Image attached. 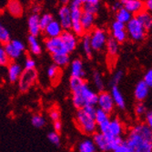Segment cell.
<instances>
[{"label": "cell", "instance_id": "cell-1", "mask_svg": "<svg viewBox=\"0 0 152 152\" xmlns=\"http://www.w3.org/2000/svg\"><path fill=\"white\" fill-rule=\"evenodd\" d=\"M69 88L72 104L77 110L87 106H96L98 93L89 87L85 79L70 77Z\"/></svg>", "mask_w": 152, "mask_h": 152}, {"label": "cell", "instance_id": "cell-2", "mask_svg": "<svg viewBox=\"0 0 152 152\" xmlns=\"http://www.w3.org/2000/svg\"><path fill=\"white\" fill-rule=\"evenodd\" d=\"M131 152H152V129L145 123L135 125L124 140Z\"/></svg>", "mask_w": 152, "mask_h": 152}, {"label": "cell", "instance_id": "cell-3", "mask_svg": "<svg viewBox=\"0 0 152 152\" xmlns=\"http://www.w3.org/2000/svg\"><path fill=\"white\" fill-rule=\"evenodd\" d=\"M76 124L78 129L85 135L90 136L96 132V124L93 117H90L83 111V109H78L76 115Z\"/></svg>", "mask_w": 152, "mask_h": 152}, {"label": "cell", "instance_id": "cell-4", "mask_svg": "<svg viewBox=\"0 0 152 152\" xmlns=\"http://www.w3.org/2000/svg\"><path fill=\"white\" fill-rule=\"evenodd\" d=\"M125 29L128 36V38L132 40L133 42H142L147 38L148 32L144 29L142 25L137 20L135 17H133L126 25Z\"/></svg>", "mask_w": 152, "mask_h": 152}, {"label": "cell", "instance_id": "cell-5", "mask_svg": "<svg viewBox=\"0 0 152 152\" xmlns=\"http://www.w3.org/2000/svg\"><path fill=\"white\" fill-rule=\"evenodd\" d=\"M89 41L93 52L102 51L107 44V41L109 37L107 31L102 27H94L88 33Z\"/></svg>", "mask_w": 152, "mask_h": 152}, {"label": "cell", "instance_id": "cell-6", "mask_svg": "<svg viewBox=\"0 0 152 152\" xmlns=\"http://www.w3.org/2000/svg\"><path fill=\"white\" fill-rule=\"evenodd\" d=\"M38 77L37 71L33 70H23L18 78V88L21 92H26L37 81Z\"/></svg>", "mask_w": 152, "mask_h": 152}, {"label": "cell", "instance_id": "cell-7", "mask_svg": "<svg viewBox=\"0 0 152 152\" xmlns=\"http://www.w3.org/2000/svg\"><path fill=\"white\" fill-rule=\"evenodd\" d=\"M96 105L99 106V108H100L108 115L111 114L115 108V105L111 96H110L109 92H107L105 90L98 93V102H96Z\"/></svg>", "mask_w": 152, "mask_h": 152}, {"label": "cell", "instance_id": "cell-8", "mask_svg": "<svg viewBox=\"0 0 152 152\" xmlns=\"http://www.w3.org/2000/svg\"><path fill=\"white\" fill-rule=\"evenodd\" d=\"M110 31H111L110 37H112L119 45L126 42V40L128 39V36L125 29V25L120 22L114 20L111 23V25H110Z\"/></svg>", "mask_w": 152, "mask_h": 152}, {"label": "cell", "instance_id": "cell-9", "mask_svg": "<svg viewBox=\"0 0 152 152\" xmlns=\"http://www.w3.org/2000/svg\"><path fill=\"white\" fill-rule=\"evenodd\" d=\"M64 48L68 55L73 53L78 46L79 40L77 36H75L71 31H63L60 36Z\"/></svg>", "mask_w": 152, "mask_h": 152}, {"label": "cell", "instance_id": "cell-10", "mask_svg": "<svg viewBox=\"0 0 152 152\" xmlns=\"http://www.w3.org/2000/svg\"><path fill=\"white\" fill-rule=\"evenodd\" d=\"M45 47H46V50L51 55V56L67 54L64 48V45L62 43L60 37H55V38H47L45 41Z\"/></svg>", "mask_w": 152, "mask_h": 152}, {"label": "cell", "instance_id": "cell-11", "mask_svg": "<svg viewBox=\"0 0 152 152\" xmlns=\"http://www.w3.org/2000/svg\"><path fill=\"white\" fill-rule=\"evenodd\" d=\"M58 22L64 31H70L71 27V16H70V7L68 5H61L58 11Z\"/></svg>", "mask_w": 152, "mask_h": 152}, {"label": "cell", "instance_id": "cell-12", "mask_svg": "<svg viewBox=\"0 0 152 152\" xmlns=\"http://www.w3.org/2000/svg\"><path fill=\"white\" fill-rule=\"evenodd\" d=\"M122 7L129 11L133 17L144 10V3L140 0H121Z\"/></svg>", "mask_w": 152, "mask_h": 152}, {"label": "cell", "instance_id": "cell-13", "mask_svg": "<svg viewBox=\"0 0 152 152\" xmlns=\"http://www.w3.org/2000/svg\"><path fill=\"white\" fill-rule=\"evenodd\" d=\"M70 73L72 77H77L80 79H85L86 70L84 67V63L80 58H75L70 62Z\"/></svg>", "mask_w": 152, "mask_h": 152}, {"label": "cell", "instance_id": "cell-14", "mask_svg": "<svg viewBox=\"0 0 152 152\" xmlns=\"http://www.w3.org/2000/svg\"><path fill=\"white\" fill-rule=\"evenodd\" d=\"M150 88H148L145 83L140 80L136 84L134 89V96L137 102H144L149 95Z\"/></svg>", "mask_w": 152, "mask_h": 152}, {"label": "cell", "instance_id": "cell-15", "mask_svg": "<svg viewBox=\"0 0 152 152\" xmlns=\"http://www.w3.org/2000/svg\"><path fill=\"white\" fill-rule=\"evenodd\" d=\"M63 28L61 27L59 22L56 19H54L42 32L47 38H55L59 37L63 33Z\"/></svg>", "mask_w": 152, "mask_h": 152}, {"label": "cell", "instance_id": "cell-16", "mask_svg": "<svg viewBox=\"0 0 152 152\" xmlns=\"http://www.w3.org/2000/svg\"><path fill=\"white\" fill-rule=\"evenodd\" d=\"M39 16L40 15H37V14H31L28 17V19H27V28H28L29 36L38 37V36L42 33L39 26Z\"/></svg>", "mask_w": 152, "mask_h": 152}, {"label": "cell", "instance_id": "cell-17", "mask_svg": "<svg viewBox=\"0 0 152 152\" xmlns=\"http://www.w3.org/2000/svg\"><path fill=\"white\" fill-rule=\"evenodd\" d=\"M23 71V68L18 62H10L7 66V77L9 82L17 83Z\"/></svg>", "mask_w": 152, "mask_h": 152}, {"label": "cell", "instance_id": "cell-18", "mask_svg": "<svg viewBox=\"0 0 152 152\" xmlns=\"http://www.w3.org/2000/svg\"><path fill=\"white\" fill-rule=\"evenodd\" d=\"M109 94L111 96L114 105L116 107H118L119 109H122V110L126 108V101L118 86H111V89H110Z\"/></svg>", "mask_w": 152, "mask_h": 152}, {"label": "cell", "instance_id": "cell-19", "mask_svg": "<svg viewBox=\"0 0 152 152\" xmlns=\"http://www.w3.org/2000/svg\"><path fill=\"white\" fill-rule=\"evenodd\" d=\"M111 139V137H110ZM92 141L95 144L96 150L100 152H109L108 151V139L99 132H96L92 135Z\"/></svg>", "mask_w": 152, "mask_h": 152}, {"label": "cell", "instance_id": "cell-20", "mask_svg": "<svg viewBox=\"0 0 152 152\" xmlns=\"http://www.w3.org/2000/svg\"><path fill=\"white\" fill-rule=\"evenodd\" d=\"M7 10L14 18H20L24 13V7L20 1L10 0L7 4Z\"/></svg>", "mask_w": 152, "mask_h": 152}, {"label": "cell", "instance_id": "cell-21", "mask_svg": "<svg viewBox=\"0 0 152 152\" xmlns=\"http://www.w3.org/2000/svg\"><path fill=\"white\" fill-rule=\"evenodd\" d=\"M95 19H96V17L91 15V14H88L87 12H82L80 24L83 27V29H84L85 34H88L94 28Z\"/></svg>", "mask_w": 152, "mask_h": 152}, {"label": "cell", "instance_id": "cell-22", "mask_svg": "<svg viewBox=\"0 0 152 152\" xmlns=\"http://www.w3.org/2000/svg\"><path fill=\"white\" fill-rule=\"evenodd\" d=\"M100 1L99 0H84L82 6V11L95 16L98 15L100 10Z\"/></svg>", "mask_w": 152, "mask_h": 152}, {"label": "cell", "instance_id": "cell-23", "mask_svg": "<svg viewBox=\"0 0 152 152\" xmlns=\"http://www.w3.org/2000/svg\"><path fill=\"white\" fill-rule=\"evenodd\" d=\"M108 132L112 137H122L124 133V127L119 118H115L109 120Z\"/></svg>", "mask_w": 152, "mask_h": 152}, {"label": "cell", "instance_id": "cell-24", "mask_svg": "<svg viewBox=\"0 0 152 152\" xmlns=\"http://www.w3.org/2000/svg\"><path fill=\"white\" fill-rule=\"evenodd\" d=\"M135 18H137V20L139 21L142 26L144 27V29L148 32L149 30H151V27H152V17H151V14L146 10L141 11L140 13H139L137 15L135 16Z\"/></svg>", "mask_w": 152, "mask_h": 152}, {"label": "cell", "instance_id": "cell-25", "mask_svg": "<svg viewBox=\"0 0 152 152\" xmlns=\"http://www.w3.org/2000/svg\"><path fill=\"white\" fill-rule=\"evenodd\" d=\"M27 43H28V49L29 52L34 56H39L42 53V46H41L38 37L28 36L27 37Z\"/></svg>", "mask_w": 152, "mask_h": 152}, {"label": "cell", "instance_id": "cell-26", "mask_svg": "<svg viewBox=\"0 0 152 152\" xmlns=\"http://www.w3.org/2000/svg\"><path fill=\"white\" fill-rule=\"evenodd\" d=\"M107 55L110 58H116L118 53H119V49H120V45L116 42V41L112 38V37H108L107 44L105 47Z\"/></svg>", "mask_w": 152, "mask_h": 152}, {"label": "cell", "instance_id": "cell-27", "mask_svg": "<svg viewBox=\"0 0 152 152\" xmlns=\"http://www.w3.org/2000/svg\"><path fill=\"white\" fill-rule=\"evenodd\" d=\"M53 60V65L57 66L58 67H65L67 66L70 64L71 59L70 56L68 54H62V55H55V56H51Z\"/></svg>", "mask_w": 152, "mask_h": 152}, {"label": "cell", "instance_id": "cell-28", "mask_svg": "<svg viewBox=\"0 0 152 152\" xmlns=\"http://www.w3.org/2000/svg\"><path fill=\"white\" fill-rule=\"evenodd\" d=\"M81 48H82L83 52L85 54V56L87 57V58L91 59L93 57V50L91 48L88 34H85L81 37Z\"/></svg>", "mask_w": 152, "mask_h": 152}, {"label": "cell", "instance_id": "cell-29", "mask_svg": "<svg viewBox=\"0 0 152 152\" xmlns=\"http://www.w3.org/2000/svg\"><path fill=\"white\" fill-rule=\"evenodd\" d=\"M132 18L133 16L124 7H121L117 12H115V20L124 25H126Z\"/></svg>", "mask_w": 152, "mask_h": 152}, {"label": "cell", "instance_id": "cell-30", "mask_svg": "<svg viewBox=\"0 0 152 152\" xmlns=\"http://www.w3.org/2000/svg\"><path fill=\"white\" fill-rule=\"evenodd\" d=\"M3 48H4V49H5V52H6L8 58H9L10 61H12V62H15L17 59L20 58V57L22 56V54H23L22 52L18 51V49H16L15 48H14V47L11 45L10 42H9L8 44L5 45Z\"/></svg>", "mask_w": 152, "mask_h": 152}, {"label": "cell", "instance_id": "cell-31", "mask_svg": "<svg viewBox=\"0 0 152 152\" xmlns=\"http://www.w3.org/2000/svg\"><path fill=\"white\" fill-rule=\"evenodd\" d=\"M77 150L78 152H98L95 144L90 139H86L80 141L77 146Z\"/></svg>", "mask_w": 152, "mask_h": 152}, {"label": "cell", "instance_id": "cell-32", "mask_svg": "<svg viewBox=\"0 0 152 152\" xmlns=\"http://www.w3.org/2000/svg\"><path fill=\"white\" fill-rule=\"evenodd\" d=\"M92 80L94 83V86L96 88V89L99 92L104 91L105 88V83H104V79L103 77L101 75V73L98 70H95L92 73Z\"/></svg>", "mask_w": 152, "mask_h": 152}, {"label": "cell", "instance_id": "cell-33", "mask_svg": "<svg viewBox=\"0 0 152 152\" xmlns=\"http://www.w3.org/2000/svg\"><path fill=\"white\" fill-rule=\"evenodd\" d=\"M47 75L48 77L49 78V80L52 81V83H54L55 81H58L60 75H61V69L59 67H58L55 65H51L47 70Z\"/></svg>", "mask_w": 152, "mask_h": 152}, {"label": "cell", "instance_id": "cell-34", "mask_svg": "<svg viewBox=\"0 0 152 152\" xmlns=\"http://www.w3.org/2000/svg\"><path fill=\"white\" fill-rule=\"evenodd\" d=\"M54 16L51 13H44L41 16H39V26L41 32H43L45 30L46 27L54 20Z\"/></svg>", "mask_w": 152, "mask_h": 152}, {"label": "cell", "instance_id": "cell-35", "mask_svg": "<svg viewBox=\"0 0 152 152\" xmlns=\"http://www.w3.org/2000/svg\"><path fill=\"white\" fill-rule=\"evenodd\" d=\"M94 119H95V122L96 124V126H98V125H99V124H101V123H103L105 121L109 120L110 118H109L108 114L104 112L103 110H101L100 108L96 107V113H95V116H94Z\"/></svg>", "mask_w": 152, "mask_h": 152}, {"label": "cell", "instance_id": "cell-36", "mask_svg": "<svg viewBox=\"0 0 152 152\" xmlns=\"http://www.w3.org/2000/svg\"><path fill=\"white\" fill-rule=\"evenodd\" d=\"M10 41H11V36L9 31L5 26L0 25V45H2V47H4L5 45L8 44Z\"/></svg>", "mask_w": 152, "mask_h": 152}, {"label": "cell", "instance_id": "cell-37", "mask_svg": "<svg viewBox=\"0 0 152 152\" xmlns=\"http://www.w3.org/2000/svg\"><path fill=\"white\" fill-rule=\"evenodd\" d=\"M123 144L124 140L122 137H113L111 139H108V151H114Z\"/></svg>", "mask_w": 152, "mask_h": 152}, {"label": "cell", "instance_id": "cell-38", "mask_svg": "<svg viewBox=\"0 0 152 152\" xmlns=\"http://www.w3.org/2000/svg\"><path fill=\"white\" fill-rule=\"evenodd\" d=\"M46 123L47 122H46L45 118L40 114H35L31 118V124L37 129H41L45 127Z\"/></svg>", "mask_w": 152, "mask_h": 152}, {"label": "cell", "instance_id": "cell-39", "mask_svg": "<svg viewBox=\"0 0 152 152\" xmlns=\"http://www.w3.org/2000/svg\"><path fill=\"white\" fill-rule=\"evenodd\" d=\"M48 140L55 146L59 147L60 143H61V137H60V134L55 132V131H51L48 134Z\"/></svg>", "mask_w": 152, "mask_h": 152}, {"label": "cell", "instance_id": "cell-40", "mask_svg": "<svg viewBox=\"0 0 152 152\" xmlns=\"http://www.w3.org/2000/svg\"><path fill=\"white\" fill-rule=\"evenodd\" d=\"M148 111V108L146 107V105L144 104V102H137L135 106V114L137 117H144V115L146 114V112Z\"/></svg>", "mask_w": 152, "mask_h": 152}, {"label": "cell", "instance_id": "cell-41", "mask_svg": "<svg viewBox=\"0 0 152 152\" xmlns=\"http://www.w3.org/2000/svg\"><path fill=\"white\" fill-rule=\"evenodd\" d=\"M10 59L8 58L7 53L2 46H0V66H7L10 63Z\"/></svg>", "mask_w": 152, "mask_h": 152}, {"label": "cell", "instance_id": "cell-42", "mask_svg": "<svg viewBox=\"0 0 152 152\" xmlns=\"http://www.w3.org/2000/svg\"><path fill=\"white\" fill-rule=\"evenodd\" d=\"M124 77V72L122 70H118L114 73L111 79V86H118L121 80Z\"/></svg>", "mask_w": 152, "mask_h": 152}, {"label": "cell", "instance_id": "cell-43", "mask_svg": "<svg viewBox=\"0 0 152 152\" xmlns=\"http://www.w3.org/2000/svg\"><path fill=\"white\" fill-rule=\"evenodd\" d=\"M33 69H36V61L33 58L27 57L25 59L24 70H33Z\"/></svg>", "mask_w": 152, "mask_h": 152}, {"label": "cell", "instance_id": "cell-44", "mask_svg": "<svg viewBox=\"0 0 152 152\" xmlns=\"http://www.w3.org/2000/svg\"><path fill=\"white\" fill-rule=\"evenodd\" d=\"M10 43H11V45L15 48L16 49H18V51H20V52H24L25 50H26V45L22 42L21 40H18V39H13V40H11L10 41Z\"/></svg>", "mask_w": 152, "mask_h": 152}, {"label": "cell", "instance_id": "cell-45", "mask_svg": "<svg viewBox=\"0 0 152 152\" xmlns=\"http://www.w3.org/2000/svg\"><path fill=\"white\" fill-rule=\"evenodd\" d=\"M142 81L145 83V84H146L148 88H151V87H152V69H148V70L145 73Z\"/></svg>", "mask_w": 152, "mask_h": 152}, {"label": "cell", "instance_id": "cell-46", "mask_svg": "<svg viewBox=\"0 0 152 152\" xmlns=\"http://www.w3.org/2000/svg\"><path fill=\"white\" fill-rule=\"evenodd\" d=\"M49 118L50 119L55 122V121H58V120H60V111L57 108H53L50 110L49 112Z\"/></svg>", "mask_w": 152, "mask_h": 152}, {"label": "cell", "instance_id": "cell-47", "mask_svg": "<svg viewBox=\"0 0 152 152\" xmlns=\"http://www.w3.org/2000/svg\"><path fill=\"white\" fill-rule=\"evenodd\" d=\"M81 109H83V111H84L85 113H87L88 115H89L90 117L94 118L95 113H96V106H87V107H83Z\"/></svg>", "mask_w": 152, "mask_h": 152}, {"label": "cell", "instance_id": "cell-48", "mask_svg": "<svg viewBox=\"0 0 152 152\" xmlns=\"http://www.w3.org/2000/svg\"><path fill=\"white\" fill-rule=\"evenodd\" d=\"M83 1H84V0H72V1H70L69 4H68V7L70 8H81L82 9Z\"/></svg>", "mask_w": 152, "mask_h": 152}, {"label": "cell", "instance_id": "cell-49", "mask_svg": "<svg viewBox=\"0 0 152 152\" xmlns=\"http://www.w3.org/2000/svg\"><path fill=\"white\" fill-rule=\"evenodd\" d=\"M144 118H145L146 125H148L149 128H152V112H151V110H148L146 114L144 115Z\"/></svg>", "mask_w": 152, "mask_h": 152}, {"label": "cell", "instance_id": "cell-50", "mask_svg": "<svg viewBox=\"0 0 152 152\" xmlns=\"http://www.w3.org/2000/svg\"><path fill=\"white\" fill-rule=\"evenodd\" d=\"M62 128H63V124H62L61 120H58V121L53 122V129H54L55 132L59 134L62 130Z\"/></svg>", "mask_w": 152, "mask_h": 152}, {"label": "cell", "instance_id": "cell-51", "mask_svg": "<svg viewBox=\"0 0 152 152\" xmlns=\"http://www.w3.org/2000/svg\"><path fill=\"white\" fill-rule=\"evenodd\" d=\"M143 3H144V10L150 13L152 10V0H146V1H143Z\"/></svg>", "mask_w": 152, "mask_h": 152}, {"label": "cell", "instance_id": "cell-52", "mask_svg": "<svg viewBox=\"0 0 152 152\" xmlns=\"http://www.w3.org/2000/svg\"><path fill=\"white\" fill-rule=\"evenodd\" d=\"M112 152H131V151L129 150V148L125 144H123V145H121L119 148H118L117 149H115Z\"/></svg>", "mask_w": 152, "mask_h": 152}, {"label": "cell", "instance_id": "cell-53", "mask_svg": "<svg viewBox=\"0 0 152 152\" xmlns=\"http://www.w3.org/2000/svg\"><path fill=\"white\" fill-rule=\"evenodd\" d=\"M122 7V5H121V3H120V1H116V2H114L112 5H111V9H112V11L113 12H117L118 9H120Z\"/></svg>", "mask_w": 152, "mask_h": 152}, {"label": "cell", "instance_id": "cell-54", "mask_svg": "<svg viewBox=\"0 0 152 152\" xmlns=\"http://www.w3.org/2000/svg\"><path fill=\"white\" fill-rule=\"evenodd\" d=\"M41 11V7L40 6H34L32 7V12L33 14H37V15H39V13Z\"/></svg>", "mask_w": 152, "mask_h": 152}]
</instances>
